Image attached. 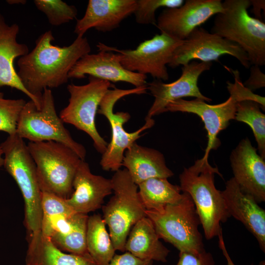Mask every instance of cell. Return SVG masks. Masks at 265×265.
<instances>
[{
    "mask_svg": "<svg viewBox=\"0 0 265 265\" xmlns=\"http://www.w3.org/2000/svg\"><path fill=\"white\" fill-rule=\"evenodd\" d=\"M54 40L51 30L45 31L37 39L34 48L17 61L22 83L40 106L44 90L67 83L72 68L91 52L84 36H77L71 44L62 47L53 44Z\"/></svg>",
    "mask_w": 265,
    "mask_h": 265,
    "instance_id": "6da1fadb",
    "label": "cell"
},
{
    "mask_svg": "<svg viewBox=\"0 0 265 265\" xmlns=\"http://www.w3.org/2000/svg\"><path fill=\"white\" fill-rule=\"evenodd\" d=\"M215 174L222 177L218 168L202 157L184 168L179 176L181 190L190 196L207 239L218 236L222 232L221 224L230 217L221 191L215 186Z\"/></svg>",
    "mask_w": 265,
    "mask_h": 265,
    "instance_id": "7a4b0ae2",
    "label": "cell"
},
{
    "mask_svg": "<svg viewBox=\"0 0 265 265\" xmlns=\"http://www.w3.org/2000/svg\"><path fill=\"white\" fill-rule=\"evenodd\" d=\"M224 10L215 15L211 32L238 45L251 65H265V24L251 17L249 0H225Z\"/></svg>",
    "mask_w": 265,
    "mask_h": 265,
    "instance_id": "3957f363",
    "label": "cell"
},
{
    "mask_svg": "<svg viewBox=\"0 0 265 265\" xmlns=\"http://www.w3.org/2000/svg\"><path fill=\"white\" fill-rule=\"evenodd\" d=\"M3 166L19 186L25 202V223L29 236L40 231L42 194L36 167L27 145L16 133L2 142Z\"/></svg>",
    "mask_w": 265,
    "mask_h": 265,
    "instance_id": "277c9868",
    "label": "cell"
},
{
    "mask_svg": "<svg viewBox=\"0 0 265 265\" xmlns=\"http://www.w3.org/2000/svg\"><path fill=\"white\" fill-rule=\"evenodd\" d=\"M27 145L36 165L42 192L69 198L73 192L80 158L67 146L53 141H29Z\"/></svg>",
    "mask_w": 265,
    "mask_h": 265,
    "instance_id": "5b68a950",
    "label": "cell"
},
{
    "mask_svg": "<svg viewBox=\"0 0 265 265\" xmlns=\"http://www.w3.org/2000/svg\"><path fill=\"white\" fill-rule=\"evenodd\" d=\"M40 232L61 250L88 254L86 243L88 215L75 212L65 199L42 192Z\"/></svg>",
    "mask_w": 265,
    "mask_h": 265,
    "instance_id": "8992f818",
    "label": "cell"
},
{
    "mask_svg": "<svg viewBox=\"0 0 265 265\" xmlns=\"http://www.w3.org/2000/svg\"><path fill=\"white\" fill-rule=\"evenodd\" d=\"M112 192L108 202L102 206L103 218L115 250L125 251L127 237L132 226L146 216L138 186L125 168L115 172L111 179Z\"/></svg>",
    "mask_w": 265,
    "mask_h": 265,
    "instance_id": "52a82bcc",
    "label": "cell"
},
{
    "mask_svg": "<svg viewBox=\"0 0 265 265\" xmlns=\"http://www.w3.org/2000/svg\"><path fill=\"white\" fill-rule=\"evenodd\" d=\"M182 192L178 202L159 211L146 210V216L152 221L159 238L179 252L200 253L206 251L198 229L200 219L190 196Z\"/></svg>",
    "mask_w": 265,
    "mask_h": 265,
    "instance_id": "ba28073f",
    "label": "cell"
},
{
    "mask_svg": "<svg viewBox=\"0 0 265 265\" xmlns=\"http://www.w3.org/2000/svg\"><path fill=\"white\" fill-rule=\"evenodd\" d=\"M16 134L31 142L61 143L72 149L81 160L85 159V147L74 140L56 113L51 89L44 90L40 108L32 101L26 102L18 123Z\"/></svg>",
    "mask_w": 265,
    "mask_h": 265,
    "instance_id": "9c48e42d",
    "label": "cell"
},
{
    "mask_svg": "<svg viewBox=\"0 0 265 265\" xmlns=\"http://www.w3.org/2000/svg\"><path fill=\"white\" fill-rule=\"evenodd\" d=\"M147 90V86L129 89L114 88L109 89L102 99L97 113L106 118L111 129V141L102 154L100 162L104 170L116 172L119 170L125 151L142 136V132L154 125L153 118H145L143 126L135 132H129L125 131L123 125L130 119V114L127 112L113 111L115 103L121 98L132 94H144Z\"/></svg>",
    "mask_w": 265,
    "mask_h": 265,
    "instance_id": "30bf717a",
    "label": "cell"
},
{
    "mask_svg": "<svg viewBox=\"0 0 265 265\" xmlns=\"http://www.w3.org/2000/svg\"><path fill=\"white\" fill-rule=\"evenodd\" d=\"M113 87L109 81L92 77H89V81L85 84L68 85L69 103L59 115L63 123L71 124L86 132L92 139L97 151L102 154L107 143L96 129L95 117L103 97Z\"/></svg>",
    "mask_w": 265,
    "mask_h": 265,
    "instance_id": "8fae6325",
    "label": "cell"
},
{
    "mask_svg": "<svg viewBox=\"0 0 265 265\" xmlns=\"http://www.w3.org/2000/svg\"><path fill=\"white\" fill-rule=\"evenodd\" d=\"M183 41L160 32L143 41L134 49H118L100 42L97 47L119 53L121 64L130 71L149 74L155 80H167L169 74L166 65Z\"/></svg>",
    "mask_w": 265,
    "mask_h": 265,
    "instance_id": "7c38bea8",
    "label": "cell"
},
{
    "mask_svg": "<svg viewBox=\"0 0 265 265\" xmlns=\"http://www.w3.org/2000/svg\"><path fill=\"white\" fill-rule=\"evenodd\" d=\"M230 97L224 102L216 105H209L205 101L195 99L190 101L178 99L170 102L165 112H182L194 113L200 117L204 123L208 138L204 158L208 159L211 150L220 145L218 134L227 128L230 120L235 119L238 102L245 101L237 85L227 82Z\"/></svg>",
    "mask_w": 265,
    "mask_h": 265,
    "instance_id": "4fadbf2b",
    "label": "cell"
},
{
    "mask_svg": "<svg viewBox=\"0 0 265 265\" xmlns=\"http://www.w3.org/2000/svg\"><path fill=\"white\" fill-rule=\"evenodd\" d=\"M224 54L235 57L247 69L251 66L247 54L238 45L199 26L176 49L168 65L176 68L196 59L217 61Z\"/></svg>",
    "mask_w": 265,
    "mask_h": 265,
    "instance_id": "5bb4252c",
    "label": "cell"
},
{
    "mask_svg": "<svg viewBox=\"0 0 265 265\" xmlns=\"http://www.w3.org/2000/svg\"><path fill=\"white\" fill-rule=\"evenodd\" d=\"M212 66V62L193 60L183 66L181 76L174 81L166 83L155 79L148 83L147 90L154 97V101L146 118H152L165 112V108L170 102L184 97H193L205 102H211L212 99L203 95L200 91L198 80L202 73L209 70Z\"/></svg>",
    "mask_w": 265,
    "mask_h": 265,
    "instance_id": "9a60e30c",
    "label": "cell"
},
{
    "mask_svg": "<svg viewBox=\"0 0 265 265\" xmlns=\"http://www.w3.org/2000/svg\"><path fill=\"white\" fill-rule=\"evenodd\" d=\"M223 10L221 0H186L180 7L164 9L156 26L160 32L184 41L196 28Z\"/></svg>",
    "mask_w": 265,
    "mask_h": 265,
    "instance_id": "2e32d148",
    "label": "cell"
},
{
    "mask_svg": "<svg viewBox=\"0 0 265 265\" xmlns=\"http://www.w3.org/2000/svg\"><path fill=\"white\" fill-rule=\"evenodd\" d=\"M109 82H125L135 87L147 86V75L126 69L117 53L99 49L97 53H88L80 58L70 71L69 79H80L86 75Z\"/></svg>",
    "mask_w": 265,
    "mask_h": 265,
    "instance_id": "e0dca14e",
    "label": "cell"
},
{
    "mask_svg": "<svg viewBox=\"0 0 265 265\" xmlns=\"http://www.w3.org/2000/svg\"><path fill=\"white\" fill-rule=\"evenodd\" d=\"M230 162L233 177L240 189L258 203L265 201V161L248 137L232 151Z\"/></svg>",
    "mask_w": 265,
    "mask_h": 265,
    "instance_id": "ac0fdd59",
    "label": "cell"
},
{
    "mask_svg": "<svg viewBox=\"0 0 265 265\" xmlns=\"http://www.w3.org/2000/svg\"><path fill=\"white\" fill-rule=\"evenodd\" d=\"M230 215L241 222L265 252V211L251 195L242 191L233 178L221 191Z\"/></svg>",
    "mask_w": 265,
    "mask_h": 265,
    "instance_id": "d6986e66",
    "label": "cell"
},
{
    "mask_svg": "<svg viewBox=\"0 0 265 265\" xmlns=\"http://www.w3.org/2000/svg\"><path fill=\"white\" fill-rule=\"evenodd\" d=\"M73 192L65 201L75 212L86 214L102 207L104 199L112 192L111 179L91 173L81 160L73 182Z\"/></svg>",
    "mask_w": 265,
    "mask_h": 265,
    "instance_id": "ffe728a7",
    "label": "cell"
},
{
    "mask_svg": "<svg viewBox=\"0 0 265 265\" xmlns=\"http://www.w3.org/2000/svg\"><path fill=\"white\" fill-rule=\"evenodd\" d=\"M136 8V0H89L84 16L77 21L74 33L83 36L91 28L103 32L113 30Z\"/></svg>",
    "mask_w": 265,
    "mask_h": 265,
    "instance_id": "44dd1931",
    "label": "cell"
},
{
    "mask_svg": "<svg viewBox=\"0 0 265 265\" xmlns=\"http://www.w3.org/2000/svg\"><path fill=\"white\" fill-rule=\"evenodd\" d=\"M19 30L18 25H8L0 13V87L9 86L21 91L39 108L36 100L23 86L14 67L15 59L29 52L26 45L17 40Z\"/></svg>",
    "mask_w": 265,
    "mask_h": 265,
    "instance_id": "7402d4cb",
    "label": "cell"
},
{
    "mask_svg": "<svg viewBox=\"0 0 265 265\" xmlns=\"http://www.w3.org/2000/svg\"><path fill=\"white\" fill-rule=\"evenodd\" d=\"M122 166L128 171L136 185L152 178H170L173 172L167 166L159 151L134 142L124 154Z\"/></svg>",
    "mask_w": 265,
    "mask_h": 265,
    "instance_id": "603a6c76",
    "label": "cell"
},
{
    "mask_svg": "<svg viewBox=\"0 0 265 265\" xmlns=\"http://www.w3.org/2000/svg\"><path fill=\"white\" fill-rule=\"evenodd\" d=\"M159 238L152 221L145 216L130 230L125 245V251L141 259L165 263L170 250Z\"/></svg>",
    "mask_w": 265,
    "mask_h": 265,
    "instance_id": "cb8c5ba5",
    "label": "cell"
},
{
    "mask_svg": "<svg viewBox=\"0 0 265 265\" xmlns=\"http://www.w3.org/2000/svg\"><path fill=\"white\" fill-rule=\"evenodd\" d=\"M26 265H96L89 254L67 253L41 232L29 236Z\"/></svg>",
    "mask_w": 265,
    "mask_h": 265,
    "instance_id": "d4e9b609",
    "label": "cell"
},
{
    "mask_svg": "<svg viewBox=\"0 0 265 265\" xmlns=\"http://www.w3.org/2000/svg\"><path fill=\"white\" fill-rule=\"evenodd\" d=\"M138 193L147 211H159L165 206L178 202L183 197L180 187L167 178H152L138 186Z\"/></svg>",
    "mask_w": 265,
    "mask_h": 265,
    "instance_id": "484cf974",
    "label": "cell"
},
{
    "mask_svg": "<svg viewBox=\"0 0 265 265\" xmlns=\"http://www.w3.org/2000/svg\"><path fill=\"white\" fill-rule=\"evenodd\" d=\"M106 225L100 214H95L88 216L86 248L96 265H108L116 251Z\"/></svg>",
    "mask_w": 265,
    "mask_h": 265,
    "instance_id": "4316f807",
    "label": "cell"
},
{
    "mask_svg": "<svg viewBox=\"0 0 265 265\" xmlns=\"http://www.w3.org/2000/svg\"><path fill=\"white\" fill-rule=\"evenodd\" d=\"M260 105L250 100L238 102L235 119L251 128L258 145L259 155L265 159V115Z\"/></svg>",
    "mask_w": 265,
    "mask_h": 265,
    "instance_id": "83f0119b",
    "label": "cell"
},
{
    "mask_svg": "<svg viewBox=\"0 0 265 265\" xmlns=\"http://www.w3.org/2000/svg\"><path fill=\"white\" fill-rule=\"evenodd\" d=\"M36 8L46 16L49 23L59 26L75 19L78 10L61 0H35Z\"/></svg>",
    "mask_w": 265,
    "mask_h": 265,
    "instance_id": "f1b7e54d",
    "label": "cell"
},
{
    "mask_svg": "<svg viewBox=\"0 0 265 265\" xmlns=\"http://www.w3.org/2000/svg\"><path fill=\"white\" fill-rule=\"evenodd\" d=\"M26 103L23 99H5L0 91V131L8 135L16 133L18 123Z\"/></svg>",
    "mask_w": 265,
    "mask_h": 265,
    "instance_id": "f546056e",
    "label": "cell"
},
{
    "mask_svg": "<svg viewBox=\"0 0 265 265\" xmlns=\"http://www.w3.org/2000/svg\"><path fill=\"white\" fill-rule=\"evenodd\" d=\"M184 2L183 0H136V8L133 14L136 22L139 24H153L156 26L155 13L160 7H178Z\"/></svg>",
    "mask_w": 265,
    "mask_h": 265,
    "instance_id": "4dcf8cb0",
    "label": "cell"
},
{
    "mask_svg": "<svg viewBox=\"0 0 265 265\" xmlns=\"http://www.w3.org/2000/svg\"><path fill=\"white\" fill-rule=\"evenodd\" d=\"M179 258L176 265H214L212 255L206 251L200 253L180 252Z\"/></svg>",
    "mask_w": 265,
    "mask_h": 265,
    "instance_id": "1f68e13d",
    "label": "cell"
},
{
    "mask_svg": "<svg viewBox=\"0 0 265 265\" xmlns=\"http://www.w3.org/2000/svg\"><path fill=\"white\" fill-rule=\"evenodd\" d=\"M108 265H153V261L140 259L127 251L115 254Z\"/></svg>",
    "mask_w": 265,
    "mask_h": 265,
    "instance_id": "d6a6232c",
    "label": "cell"
},
{
    "mask_svg": "<svg viewBox=\"0 0 265 265\" xmlns=\"http://www.w3.org/2000/svg\"><path fill=\"white\" fill-rule=\"evenodd\" d=\"M243 84L252 91L265 86V75L261 70L260 66H251L249 77Z\"/></svg>",
    "mask_w": 265,
    "mask_h": 265,
    "instance_id": "836d02e7",
    "label": "cell"
},
{
    "mask_svg": "<svg viewBox=\"0 0 265 265\" xmlns=\"http://www.w3.org/2000/svg\"><path fill=\"white\" fill-rule=\"evenodd\" d=\"M251 5L253 6V12L256 18L261 20V10H265V1L264 0H251Z\"/></svg>",
    "mask_w": 265,
    "mask_h": 265,
    "instance_id": "e575fe53",
    "label": "cell"
},
{
    "mask_svg": "<svg viewBox=\"0 0 265 265\" xmlns=\"http://www.w3.org/2000/svg\"><path fill=\"white\" fill-rule=\"evenodd\" d=\"M218 237L219 238V246L226 259L227 262V265H235L232 260L231 259L226 249L222 232L219 234ZM250 265H253V264H251Z\"/></svg>",
    "mask_w": 265,
    "mask_h": 265,
    "instance_id": "d590c367",
    "label": "cell"
},
{
    "mask_svg": "<svg viewBox=\"0 0 265 265\" xmlns=\"http://www.w3.org/2000/svg\"><path fill=\"white\" fill-rule=\"evenodd\" d=\"M6 1L9 4H24L26 2V1L25 0H7Z\"/></svg>",
    "mask_w": 265,
    "mask_h": 265,
    "instance_id": "8d00e7d4",
    "label": "cell"
},
{
    "mask_svg": "<svg viewBox=\"0 0 265 265\" xmlns=\"http://www.w3.org/2000/svg\"><path fill=\"white\" fill-rule=\"evenodd\" d=\"M3 152L1 148L0 147V167L3 166L4 164V158L3 157Z\"/></svg>",
    "mask_w": 265,
    "mask_h": 265,
    "instance_id": "74e56055",
    "label": "cell"
},
{
    "mask_svg": "<svg viewBox=\"0 0 265 265\" xmlns=\"http://www.w3.org/2000/svg\"><path fill=\"white\" fill-rule=\"evenodd\" d=\"M258 265H265V260H263V261H261L259 263Z\"/></svg>",
    "mask_w": 265,
    "mask_h": 265,
    "instance_id": "f35d334b",
    "label": "cell"
}]
</instances>
